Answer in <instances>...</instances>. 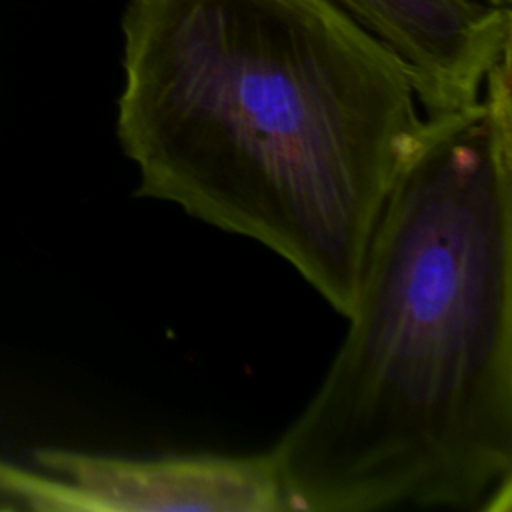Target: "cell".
<instances>
[{"label": "cell", "mask_w": 512, "mask_h": 512, "mask_svg": "<svg viewBox=\"0 0 512 512\" xmlns=\"http://www.w3.org/2000/svg\"><path fill=\"white\" fill-rule=\"evenodd\" d=\"M486 4H492V6H510V0H482Z\"/></svg>", "instance_id": "6"}, {"label": "cell", "mask_w": 512, "mask_h": 512, "mask_svg": "<svg viewBox=\"0 0 512 512\" xmlns=\"http://www.w3.org/2000/svg\"><path fill=\"white\" fill-rule=\"evenodd\" d=\"M0 510H66L62 484L38 470L0 460Z\"/></svg>", "instance_id": "5"}, {"label": "cell", "mask_w": 512, "mask_h": 512, "mask_svg": "<svg viewBox=\"0 0 512 512\" xmlns=\"http://www.w3.org/2000/svg\"><path fill=\"white\" fill-rule=\"evenodd\" d=\"M406 66L426 116L476 104L510 52V6L482 0H334Z\"/></svg>", "instance_id": "4"}, {"label": "cell", "mask_w": 512, "mask_h": 512, "mask_svg": "<svg viewBox=\"0 0 512 512\" xmlns=\"http://www.w3.org/2000/svg\"><path fill=\"white\" fill-rule=\"evenodd\" d=\"M348 332L268 448L292 512L512 508L510 52L426 116L364 254Z\"/></svg>", "instance_id": "1"}, {"label": "cell", "mask_w": 512, "mask_h": 512, "mask_svg": "<svg viewBox=\"0 0 512 512\" xmlns=\"http://www.w3.org/2000/svg\"><path fill=\"white\" fill-rule=\"evenodd\" d=\"M34 460L64 486L68 512H292L268 450L124 456L40 448Z\"/></svg>", "instance_id": "3"}, {"label": "cell", "mask_w": 512, "mask_h": 512, "mask_svg": "<svg viewBox=\"0 0 512 512\" xmlns=\"http://www.w3.org/2000/svg\"><path fill=\"white\" fill-rule=\"evenodd\" d=\"M122 38L136 196L266 246L348 316L426 122L402 60L334 0H128Z\"/></svg>", "instance_id": "2"}]
</instances>
